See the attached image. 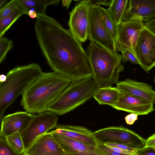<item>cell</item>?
<instances>
[{"instance_id":"6da1fadb","label":"cell","mask_w":155,"mask_h":155,"mask_svg":"<svg viewBox=\"0 0 155 155\" xmlns=\"http://www.w3.org/2000/svg\"><path fill=\"white\" fill-rule=\"evenodd\" d=\"M34 28L41 52L53 71L72 81L92 77L87 53L69 29L46 14L38 16Z\"/></svg>"},{"instance_id":"7a4b0ae2","label":"cell","mask_w":155,"mask_h":155,"mask_svg":"<svg viewBox=\"0 0 155 155\" xmlns=\"http://www.w3.org/2000/svg\"><path fill=\"white\" fill-rule=\"evenodd\" d=\"M71 81L54 71L43 72L22 95L21 104L31 114L48 111Z\"/></svg>"},{"instance_id":"3957f363","label":"cell","mask_w":155,"mask_h":155,"mask_svg":"<svg viewBox=\"0 0 155 155\" xmlns=\"http://www.w3.org/2000/svg\"><path fill=\"white\" fill-rule=\"evenodd\" d=\"M87 53L92 76L99 87L112 86L119 81L120 73L124 70L121 54L110 51L91 41Z\"/></svg>"},{"instance_id":"277c9868","label":"cell","mask_w":155,"mask_h":155,"mask_svg":"<svg viewBox=\"0 0 155 155\" xmlns=\"http://www.w3.org/2000/svg\"><path fill=\"white\" fill-rule=\"evenodd\" d=\"M43 72L35 63L18 66L7 74L6 79L0 84V119L6 109Z\"/></svg>"},{"instance_id":"5b68a950","label":"cell","mask_w":155,"mask_h":155,"mask_svg":"<svg viewBox=\"0 0 155 155\" xmlns=\"http://www.w3.org/2000/svg\"><path fill=\"white\" fill-rule=\"evenodd\" d=\"M99 87L92 78L71 81L48 111L58 115L64 114L93 97Z\"/></svg>"},{"instance_id":"8992f818","label":"cell","mask_w":155,"mask_h":155,"mask_svg":"<svg viewBox=\"0 0 155 155\" xmlns=\"http://www.w3.org/2000/svg\"><path fill=\"white\" fill-rule=\"evenodd\" d=\"M94 132L98 142L115 143L126 145L135 149L145 147L146 140L132 130L122 126L110 127Z\"/></svg>"},{"instance_id":"52a82bcc","label":"cell","mask_w":155,"mask_h":155,"mask_svg":"<svg viewBox=\"0 0 155 155\" xmlns=\"http://www.w3.org/2000/svg\"><path fill=\"white\" fill-rule=\"evenodd\" d=\"M88 39L110 51L117 52L115 42L103 21L100 6L93 3L90 12Z\"/></svg>"},{"instance_id":"ba28073f","label":"cell","mask_w":155,"mask_h":155,"mask_svg":"<svg viewBox=\"0 0 155 155\" xmlns=\"http://www.w3.org/2000/svg\"><path fill=\"white\" fill-rule=\"evenodd\" d=\"M58 118V115L48 111L34 115L21 134L25 150L40 137L54 128L57 124Z\"/></svg>"},{"instance_id":"9c48e42d","label":"cell","mask_w":155,"mask_h":155,"mask_svg":"<svg viewBox=\"0 0 155 155\" xmlns=\"http://www.w3.org/2000/svg\"><path fill=\"white\" fill-rule=\"evenodd\" d=\"M93 3L91 0L81 1L69 12V30L81 42L88 38L90 12Z\"/></svg>"},{"instance_id":"30bf717a","label":"cell","mask_w":155,"mask_h":155,"mask_svg":"<svg viewBox=\"0 0 155 155\" xmlns=\"http://www.w3.org/2000/svg\"><path fill=\"white\" fill-rule=\"evenodd\" d=\"M145 27L143 21L139 19L122 21L119 26L118 37L115 43L117 51L121 52L126 50L134 55V49L140 34Z\"/></svg>"},{"instance_id":"8fae6325","label":"cell","mask_w":155,"mask_h":155,"mask_svg":"<svg viewBox=\"0 0 155 155\" xmlns=\"http://www.w3.org/2000/svg\"><path fill=\"white\" fill-rule=\"evenodd\" d=\"M134 55L145 71H148L155 66V34L146 27L140 32Z\"/></svg>"},{"instance_id":"7c38bea8","label":"cell","mask_w":155,"mask_h":155,"mask_svg":"<svg viewBox=\"0 0 155 155\" xmlns=\"http://www.w3.org/2000/svg\"><path fill=\"white\" fill-rule=\"evenodd\" d=\"M33 116L27 111H18L4 116L1 120L0 137L5 138L17 132L21 134Z\"/></svg>"},{"instance_id":"4fadbf2b","label":"cell","mask_w":155,"mask_h":155,"mask_svg":"<svg viewBox=\"0 0 155 155\" xmlns=\"http://www.w3.org/2000/svg\"><path fill=\"white\" fill-rule=\"evenodd\" d=\"M61 147L55 140L51 131L37 139L27 149L23 155H64Z\"/></svg>"},{"instance_id":"5bb4252c","label":"cell","mask_w":155,"mask_h":155,"mask_svg":"<svg viewBox=\"0 0 155 155\" xmlns=\"http://www.w3.org/2000/svg\"><path fill=\"white\" fill-rule=\"evenodd\" d=\"M153 103L121 92L118 101L112 107L138 115H147L154 110Z\"/></svg>"},{"instance_id":"9a60e30c","label":"cell","mask_w":155,"mask_h":155,"mask_svg":"<svg viewBox=\"0 0 155 155\" xmlns=\"http://www.w3.org/2000/svg\"><path fill=\"white\" fill-rule=\"evenodd\" d=\"M155 18V0H130L123 21L139 19L143 21Z\"/></svg>"},{"instance_id":"2e32d148","label":"cell","mask_w":155,"mask_h":155,"mask_svg":"<svg viewBox=\"0 0 155 155\" xmlns=\"http://www.w3.org/2000/svg\"><path fill=\"white\" fill-rule=\"evenodd\" d=\"M116 87L122 93L154 103L155 91L145 83L127 79L117 83Z\"/></svg>"},{"instance_id":"e0dca14e","label":"cell","mask_w":155,"mask_h":155,"mask_svg":"<svg viewBox=\"0 0 155 155\" xmlns=\"http://www.w3.org/2000/svg\"><path fill=\"white\" fill-rule=\"evenodd\" d=\"M54 132L85 144L97 146L98 142L94 132L83 127L71 125L57 124Z\"/></svg>"},{"instance_id":"ac0fdd59","label":"cell","mask_w":155,"mask_h":155,"mask_svg":"<svg viewBox=\"0 0 155 155\" xmlns=\"http://www.w3.org/2000/svg\"><path fill=\"white\" fill-rule=\"evenodd\" d=\"M53 137L59 144L65 154L82 153L98 151L97 146L87 145L58 134L51 131Z\"/></svg>"},{"instance_id":"d6986e66","label":"cell","mask_w":155,"mask_h":155,"mask_svg":"<svg viewBox=\"0 0 155 155\" xmlns=\"http://www.w3.org/2000/svg\"><path fill=\"white\" fill-rule=\"evenodd\" d=\"M121 92L116 87H99L93 97L100 105H107L113 107L118 101Z\"/></svg>"},{"instance_id":"ffe728a7","label":"cell","mask_w":155,"mask_h":155,"mask_svg":"<svg viewBox=\"0 0 155 155\" xmlns=\"http://www.w3.org/2000/svg\"><path fill=\"white\" fill-rule=\"evenodd\" d=\"M129 0H112L108 8L115 24L118 26L123 21L128 6Z\"/></svg>"},{"instance_id":"44dd1931","label":"cell","mask_w":155,"mask_h":155,"mask_svg":"<svg viewBox=\"0 0 155 155\" xmlns=\"http://www.w3.org/2000/svg\"><path fill=\"white\" fill-rule=\"evenodd\" d=\"M18 6L17 8L9 15L0 19V37L3 36L6 31L21 16L27 15L18 2Z\"/></svg>"},{"instance_id":"7402d4cb","label":"cell","mask_w":155,"mask_h":155,"mask_svg":"<svg viewBox=\"0 0 155 155\" xmlns=\"http://www.w3.org/2000/svg\"><path fill=\"white\" fill-rule=\"evenodd\" d=\"M19 3L28 15V11L34 10L38 16L46 15L47 6L42 0H18Z\"/></svg>"},{"instance_id":"603a6c76","label":"cell","mask_w":155,"mask_h":155,"mask_svg":"<svg viewBox=\"0 0 155 155\" xmlns=\"http://www.w3.org/2000/svg\"><path fill=\"white\" fill-rule=\"evenodd\" d=\"M100 11L103 22L116 43L118 37L119 26L117 25L113 21L108 9L100 6Z\"/></svg>"},{"instance_id":"cb8c5ba5","label":"cell","mask_w":155,"mask_h":155,"mask_svg":"<svg viewBox=\"0 0 155 155\" xmlns=\"http://www.w3.org/2000/svg\"><path fill=\"white\" fill-rule=\"evenodd\" d=\"M5 139L9 146L15 151L23 154L25 150L23 141L19 132H17L7 136Z\"/></svg>"},{"instance_id":"d4e9b609","label":"cell","mask_w":155,"mask_h":155,"mask_svg":"<svg viewBox=\"0 0 155 155\" xmlns=\"http://www.w3.org/2000/svg\"><path fill=\"white\" fill-rule=\"evenodd\" d=\"M13 46L12 40L2 36L0 37V63L4 60L8 52Z\"/></svg>"},{"instance_id":"484cf974","label":"cell","mask_w":155,"mask_h":155,"mask_svg":"<svg viewBox=\"0 0 155 155\" xmlns=\"http://www.w3.org/2000/svg\"><path fill=\"white\" fill-rule=\"evenodd\" d=\"M18 6L17 0H11L0 9V19L10 14Z\"/></svg>"},{"instance_id":"4316f807","label":"cell","mask_w":155,"mask_h":155,"mask_svg":"<svg viewBox=\"0 0 155 155\" xmlns=\"http://www.w3.org/2000/svg\"><path fill=\"white\" fill-rule=\"evenodd\" d=\"M0 155H23L13 150L8 144L5 138H0Z\"/></svg>"},{"instance_id":"83f0119b","label":"cell","mask_w":155,"mask_h":155,"mask_svg":"<svg viewBox=\"0 0 155 155\" xmlns=\"http://www.w3.org/2000/svg\"><path fill=\"white\" fill-rule=\"evenodd\" d=\"M121 52L122 53L123 61L126 62L128 61L133 63L140 65L139 61L133 54L126 50H124Z\"/></svg>"},{"instance_id":"f1b7e54d","label":"cell","mask_w":155,"mask_h":155,"mask_svg":"<svg viewBox=\"0 0 155 155\" xmlns=\"http://www.w3.org/2000/svg\"><path fill=\"white\" fill-rule=\"evenodd\" d=\"M97 147L106 155H132L122 154L113 150L107 147L104 144L98 142Z\"/></svg>"},{"instance_id":"f546056e","label":"cell","mask_w":155,"mask_h":155,"mask_svg":"<svg viewBox=\"0 0 155 155\" xmlns=\"http://www.w3.org/2000/svg\"><path fill=\"white\" fill-rule=\"evenodd\" d=\"M136 155H155V149L150 147H144L137 149Z\"/></svg>"},{"instance_id":"4dcf8cb0","label":"cell","mask_w":155,"mask_h":155,"mask_svg":"<svg viewBox=\"0 0 155 155\" xmlns=\"http://www.w3.org/2000/svg\"><path fill=\"white\" fill-rule=\"evenodd\" d=\"M104 144L105 145L110 146L121 149L130 151L136 152L137 150V149L133 148L126 145L121 143H105Z\"/></svg>"},{"instance_id":"1f68e13d","label":"cell","mask_w":155,"mask_h":155,"mask_svg":"<svg viewBox=\"0 0 155 155\" xmlns=\"http://www.w3.org/2000/svg\"><path fill=\"white\" fill-rule=\"evenodd\" d=\"M138 115L134 113L128 114L125 117V122L128 125H132L138 119Z\"/></svg>"},{"instance_id":"d6a6232c","label":"cell","mask_w":155,"mask_h":155,"mask_svg":"<svg viewBox=\"0 0 155 155\" xmlns=\"http://www.w3.org/2000/svg\"><path fill=\"white\" fill-rule=\"evenodd\" d=\"M107 147L109 148V149L112 150H113L117 152H118L122 154L132 155H136V151H131L128 150H126L120 149L119 148L111 146H110L105 145Z\"/></svg>"},{"instance_id":"836d02e7","label":"cell","mask_w":155,"mask_h":155,"mask_svg":"<svg viewBox=\"0 0 155 155\" xmlns=\"http://www.w3.org/2000/svg\"><path fill=\"white\" fill-rule=\"evenodd\" d=\"M144 147H150L155 148V134L146 140Z\"/></svg>"},{"instance_id":"e575fe53","label":"cell","mask_w":155,"mask_h":155,"mask_svg":"<svg viewBox=\"0 0 155 155\" xmlns=\"http://www.w3.org/2000/svg\"><path fill=\"white\" fill-rule=\"evenodd\" d=\"M145 25L147 28L155 34V18L146 21Z\"/></svg>"},{"instance_id":"d590c367","label":"cell","mask_w":155,"mask_h":155,"mask_svg":"<svg viewBox=\"0 0 155 155\" xmlns=\"http://www.w3.org/2000/svg\"><path fill=\"white\" fill-rule=\"evenodd\" d=\"M93 4L100 6L103 5L106 6H109L112 0H92Z\"/></svg>"},{"instance_id":"8d00e7d4","label":"cell","mask_w":155,"mask_h":155,"mask_svg":"<svg viewBox=\"0 0 155 155\" xmlns=\"http://www.w3.org/2000/svg\"><path fill=\"white\" fill-rule=\"evenodd\" d=\"M64 155H106L99 150L94 152H88L83 153H73L65 154Z\"/></svg>"},{"instance_id":"74e56055","label":"cell","mask_w":155,"mask_h":155,"mask_svg":"<svg viewBox=\"0 0 155 155\" xmlns=\"http://www.w3.org/2000/svg\"><path fill=\"white\" fill-rule=\"evenodd\" d=\"M42 1L47 7L49 5H58L60 2L59 0H42Z\"/></svg>"},{"instance_id":"f35d334b","label":"cell","mask_w":155,"mask_h":155,"mask_svg":"<svg viewBox=\"0 0 155 155\" xmlns=\"http://www.w3.org/2000/svg\"><path fill=\"white\" fill-rule=\"evenodd\" d=\"M28 15L33 19L36 18L38 16L37 13L35 11L32 10H30L28 11Z\"/></svg>"},{"instance_id":"ab89813d","label":"cell","mask_w":155,"mask_h":155,"mask_svg":"<svg viewBox=\"0 0 155 155\" xmlns=\"http://www.w3.org/2000/svg\"><path fill=\"white\" fill-rule=\"evenodd\" d=\"M72 2L71 0H62L61 1V4L62 6L66 8V9L68 8Z\"/></svg>"},{"instance_id":"60d3db41","label":"cell","mask_w":155,"mask_h":155,"mask_svg":"<svg viewBox=\"0 0 155 155\" xmlns=\"http://www.w3.org/2000/svg\"><path fill=\"white\" fill-rule=\"evenodd\" d=\"M6 79V75L4 74H2L0 76V82H5Z\"/></svg>"},{"instance_id":"b9f144b4","label":"cell","mask_w":155,"mask_h":155,"mask_svg":"<svg viewBox=\"0 0 155 155\" xmlns=\"http://www.w3.org/2000/svg\"><path fill=\"white\" fill-rule=\"evenodd\" d=\"M7 1L6 0H0V8L2 7V6Z\"/></svg>"},{"instance_id":"7bdbcfd3","label":"cell","mask_w":155,"mask_h":155,"mask_svg":"<svg viewBox=\"0 0 155 155\" xmlns=\"http://www.w3.org/2000/svg\"><path fill=\"white\" fill-rule=\"evenodd\" d=\"M154 81L155 82V77L154 79Z\"/></svg>"},{"instance_id":"ee69618b","label":"cell","mask_w":155,"mask_h":155,"mask_svg":"<svg viewBox=\"0 0 155 155\" xmlns=\"http://www.w3.org/2000/svg\"><path fill=\"white\" fill-rule=\"evenodd\" d=\"M154 104H155V100L154 101Z\"/></svg>"},{"instance_id":"f6af8a7d","label":"cell","mask_w":155,"mask_h":155,"mask_svg":"<svg viewBox=\"0 0 155 155\" xmlns=\"http://www.w3.org/2000/svg\"><path fill=\"white\" fill-rule=\"evenodd\" d=\"M155 149V148H154Z\"/></svg>"}]
</instances>
